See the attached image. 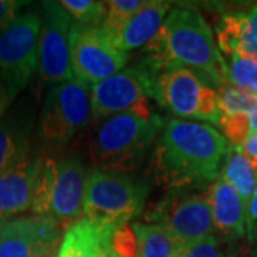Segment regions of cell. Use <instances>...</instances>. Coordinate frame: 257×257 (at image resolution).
<instances>
[{
  "mask_svg": "<svg viewBox=\"0 0 257 257\" xmlns=\"http://www.w3.org/2000/svg\"><path fill=\"white\" fill-rule=\"evenodd\" d=\"M60 230L53 217L26 216L0 226V257H35L40 243Z\"/></svg>",
  "mask_w": 257,
  "mask_h": 257,
  "instance_id": "5bb4252c",
  "label": "cell"
},
{
  "mask_svg": "<svg viewBox=\"0 0 257 257\" xmlns=\"http://www.w3.org/2000/svg\"><path fill=\"white\" fill-rule=\"evenodd\" d=\"M149 70L156 73L170 64L190 69L207 86L227 83V64L216 45L209 23L193 8H175L145 47Z\"/></svg>",
  "mask_w": 257,
  "mask_h": 257,
  "instance_id": "6da1fadb",
  "label": "cell"
},
{
  "mask_svg": "<svg viewBox=\"0 0 257 257\" xmlns=\"http://www.w3.org/2000/svg\"><path fill=\"white\" fill-rule=\"evenodd\" d=\"M40 160L42 157H35L26 150L0 173V226L30 209Z\"/></svg>",
  "mask_w": 257,
  "mask_h": 257,
  "instance_id": "8fae6325",
  "label": "cell"
},
{
  "mask_svg": "<svg viewBox=\"0 0 257 257\" xmlns=\"http://www.w3.org/2000/svg\"><path fill=\"white\" fill-rule=\"evenodd\" d=\"M152 97L182 117L220 123L217 92L183 66L170 64L156 72Z\"/></svg>",
  "mask_w": 257,
  "mask_h": 257,
  "instance_id": "5b68a950",
  "label": "cell"
},
{
  "mask_svg": "<svg viewBox=\"0 0 257 257\" xmlns=\"http://www.w3.org/2000/svg\"><path fill=\"white\" fill-rule=\"evenodd\" d=\"M221 177L237 192L247 211L248 203L257 180L256 169L241 147H231L226 155Z\"/></svg>",
  "mask_w": 257,
  "mask_h": 257,
  "instance_id": "d6986e66",
  "label": "cell"
},
{
  "mask_svg": "<svg viewBox=\"0 0 257 257\" xmlns=\"http://www.w3.org/2000/svg\"><path fill=\"white\" fill-rule=\"evenodd\" d=\"M60 243H62V234L60 230H57L40 243L35 257H59Z\"/></svg>",
  "mask_w": 257,
  "mask_h": 257,
  "instance_id": "4dcf8cb0",
  "label": "cell"
},
{
  "mask_svg": "<svg viewBox=\"0 0 257 257\" xmlns=\"http://www.w3.org/2000/svg\"><path fill=\"white\" fill-rule=\"evenodd\" d=\"M243 152H244V155L250 159V162L253 163L254 166V169H256L257 166V133H253V135H250L248 139L246 140V143L243 145Z\"/></svg>",
  "mask_w": 257,
  "mask_h": 257,
  "instance_id": "d6a6232c",
  "label": "cell"
},
{
  "mask_svg": "<svg viewBox=\"0 0 257 257\" xmlns=\"http://www.w3.org/2000/svg\"><path fill=\"white\" fill-rule=\"evenodd\" d=\"M217 94L221 114L248 113L257 97L256 94H251L236 86H224Z\"/></svg>",
  "mask_w": 257,
  "mask_h": 257,
  "instance_id": "484cf974",
  "label": "cell"
},
{
  "mask_svg": "<svg viewBox=\"0 0 257 257\" xmlns=\"http://www.w3.org/2000/svg\"><path fill=\"white\" fill-rule=\"evenodd\" d=\"M177 257H224V254L219 237L210 234L187 247L182 248Z\"/></svg>",
  "mask_w": 257,
  "mask_h": 257,
  "instance_id": "f1b7e54d",
  "label": "cell"
},
{
  "mask_svg": "<svg viewBox=\"0 0 257 257\" xmlns=\"http://www.w3.org/2000/svg\"><path fill=\"white\" fill-rule=\"evenodd\" d=\"M114 230L82 217L64 230L59 257H109Z\"/></svg>",
  "mask_w": 257,
  "mask_h": 257,
  "instance_id": "e0dca14e",
  "label": "cell"
},
{
  "mask_svg": "<svg viewBox=\"0 0 257 257\" xmlns=\"http://www.w3.org/2000/svg\"><path fill=\"white\" fill-rule=\"evenodd\" d=\"M210 206L214 229L224 237L240 239L246 231V207L237 192L221 176L213 182L206 193Z\"/></svg>",
  "mask_w": 257,
  "mask_h": 257,
  "instance_id": "2e32d148",
  "label": "cell"
},
{
  "mask_svg": "<svg viewBox=\"0 0 257 257\" xmlns=\"http://www.w3.org/2000/svg\"><path fill=\"white\" fill-rule=\"evenodd\" d=\"M226 257H246V254H243L241 251H233V253H230L229 256Z\"/></svg>",
  "mask_w": 257,
  "mask_h": 257,
  "instance_id": "e575fe53",
  "label": "cell"
},
{
  "mask_svg": "<svg viewBox=\"0 0 257 257\" xmlns=\"http://www.w3.org/2000/svg\"><path fill=\"white\" fill-rule=\"evenodd\" d=\"M216 36L224 59L231 56L257 59V5L224 15Z\"/></svg>",
  "mask_w": 257,
  "mask_h": 257,
  "instance_id": "9a60e30c",
  "label": "cell"
},
{
  "mask_svg": "<svg viewBox=\"0 0 257 257\" xmlns=\"http://www.w3.org/2000/svg\"><path fill=\"white\" fill-rule=\"evenodd\" d=\"M246 257H257V250H251L250 253L246 254Z\"/></svg>",
  "mask_w": 257,
  "mask_h": 257,
  "instance_id": "d590c367",
  "label": "cell"
},
{
  "mask_svg": "<svg viewBox=\"0 0 257 257\" xmlns=\"http://www.w3.org/2000/svg\"><path fill=\"white\" fill-rule=\"evenodd\" d=\"M160 226L182 248L213 234L214 223L206 196H193L176 203Z\"/></svg>",
  "mask_w": 257,
  "mask_h": 257,
  "instance_id": "4fadbf2b",
  "label": "cell"
},
{
  "mask_svg": "<svg viewBox=\"0 0 257 257\" xmlns=\"http://www.w3.org/2000/svg\"><path fill=\"white\" fill-rule=\"evenodd\" d=\"M86 180V169L80 160L72 157L57 162L50 216L66 229L83 217Z\"/></svg>",
  "mask_w": 257,
  "mask_h": 257,
  "instance_id": "7c38bea8",
  "label": "cell"
},
{
  "mask_svg": "<svg viewBox=\"0 0 257 257\" xmlns=\"http://www.w3.org/2000/svg\"><path fill=\"white\" fill-rule=\"evenodd\" d=\"M28 150L25 132L12 121H0V173Z\"/></svg>",
  "mask_w": 257,
  "mask_h": 257,
  "instance_id": "7402d4cb",
  "label": "cell"
},
{
  "mask_svg": "<svg viewBox=\"0 0 257 257\" xmlns=\"http://www.w3.org/2000/svg\"><path fill=\"white\" fill-rule=\"evenodd\" d=\"M227 82L257 96V59L231 56L226 57Z\"/></svg>",
  "mask_w": 257,
  "mask_h": 257,
  "instance_id": "d4e9b609",
  "label": "cell"
},
{
  "mask_svg": "<svg viewBox=\"0 0 257 257\" xmlns=\"http://www.w3.org/2000/svg\"><path fill=\"white\" fill-rule=\"evenodd\" d=\"M72 19L59 2H45L39 37V74L45 84L72 80L69 35Z\"/></svg>",
  "mask_w": 257,
  "mask_h": 257,
  "instance_id": "30bf717a",
  "label": "cell"
},
{
  "mask_svg": "<svg viewBox=\"0 0 257 257\" xmlns=\"http://www.w3.org/2000/svg\"><path fill=\"white\" fill-rule=\"evenodd\" d=\"M146 190L123 173L93 169L87 175L83 217L119 229L143 209Z\"/></svg>",
  "mask_w": 257,
  "mask_h": 257,
  "instance_id": "277c9868",
  "label": "cell"
},
{
  "mask_svg": "<svg viewBox=\"0 0 257 257\" xmlns=\"http://www.w3.org/2000/svg\"><path fill=\"white\" fill-rule=\"evenodd\" d=\"M170 9V2L150 0L126 23L120 33L113 39V45L127 53L136 47L147 45L162 26L166 15Z\"/></svg>",
  "mask_w": 257,
  "mask_h": 257,
  "instance_id": "ac0fdd59",
  "label": "cell"
},
{
  "mask_svg": "<svg viewBox=\"0 0 257 257\" xmlns=\"http://www.w3.org/2000/svg\"><path fill=\"white\" fill-rule=\"evenodd\" d=\"M229 152L224 136L197 120H170L155 153L157 177L170 187L210 183Z\"/></svg>",
  "mask_w": 257,
  "mask_h": 257,
  "instance_id": "7a4b0ae2",
  "label": "cell"
},
{
  "mask_svg": "<svg viewBox=\"0 0 257 257\" xmlns=\"http://www.w3.org/2000/svg\"><path fill=\"white\" fill-rule=\"evenodd\" d=\"M111 253L117 257H138L139 243L132 226H121L114 230L111 237Z\"/></svg>",
  "mask_w": 257,
  "mask_h": 257,
  "instance_id": "83f0119b",
  "label": "cell"
},
{
  "mask_svg": "<svg viewBox=\"0 0 257 257\" xmlns=\"http://www.w3.org/2000/svg\"><path fill=\"white\" fill-rule=\"evenodd\" d=\"M139 243L138 257H177L182 247L160 224L132 223Z\"/></svg>",
  "mask_w": 257,
  "mask_h": 257,
  "instance_id": "ffe728a7",
  "label": "cell"
},
{
  "mask_svg": "<svg viewBox=\"0 0 257 257\" xmlns=\"http://www.w3.org/2000/svg\"><path fill=\"white\" fill-rule=\"evenodd\" d=\"M246 230L250 240L257 236V180L246 211Z\"/></svg>",
  "mask_w": 257,
  "mask_h": 257,
  "instance_id": "1f68e13d",
  "label": "cell"
},
{
  "mask_svg": "<svg viewBox=\"0 0 257 257\" xmlns=\"http://www.w3.org/2000/svg\"><path fill=\"white\" fill-rule=\"evenodd\" d=\"M219 126L224 132V139L231 147H243L250 132L247 113H236V114H221Z\"/></svg>",
  "mask_w": 257,
  "mask_h": 257,
  "instance_id": "4316f807",
  "label": "cell"
},
{
  "mask_svg": "<svg viewBox=\"0 0 257 257\" xmlns=\"http://www.w3.org/2000/svg\"><path fill=\"white\" fill-rule=\"evenodd\" d=\"M12 94L8 90V87H6V84L2 82V79H0V119H2V116L5 114V111L6 109L9 107L10 101H12Z\"/></svg>",
  "mask_w": 257,
  "mask_h": 257,
  "instance_id": "836d02e7",
  "label": "cell"
},
{
  "mask_svg": "<svg viewBox=\"0 0 257 257\" xmlns=\"http://www.w3.org/2000/svg\"><path fill=\"white\" fill-rule=\"evenodd\" d=\"M163 120L157 114L145 116L135 110L106 119L93 142V156L101 170L123 173L133 170L155 140Z\"/></svg>",
  "mask_w": 257,
  "mask_h": 257,
  "instance_id": "3957f363",
  "label": "cell"
},
{
  "mask_svg": "<svg viewBox=\"0 0 257 257\" xmlns=\"http://www.w3.org/2000/svg\"><path fill=\"white\" fill-rule=\"evenodd\" d=\"M146 2L143 0H111L107 2V15L103 22L100 29L103 33L110 39H113L120 33V30L126 26L130 19L133 18L135 13L143 8Z\"/></svg>",
  "mask_w": 257,
  "mask_h": 257,
  "instance_id": "603a6c76",
  "label": "cell"
},
{
  "mask_svg": "<svg viewBox=\"0 0 257 257\" xmlns=\"http://www.w3.org/2000/svg\"><path fill=\"white\" fill-rule=\"evenodd\" d=\"M109 257H117V256H114V254H113V253H110V256Z\"/></svg>",
  "mask_w": 257,
  "mask_h": 257,
  "instance_id": "8d00e7d4",
  "label": "cell"
},
{
  "mask_svg": "<svg viewBox=\"0 0 257 257\" xmlns=\"http://www.w3.org/2000/svg\"><path fill=\"white\" fill-rule=\"evenodd\" d=\"M56 167L57 162L53 159H42L39 172H37L33 199L30 210L33 216L39 217H52V196L56 180Z\"/></svg>",
  "mask_w": 257,
  "mask_h": 257,
  "instance_id": "44dd1931",
  "label": "cell"
},
{
  "mask_svg": "<svg viewBox=\"0 0 257 257\" xmlns=\"http://www.w3.org/2000/svg\"><path fill=\"white\" fill-rule=\"evenodd\" d=\"M73 23L82 26L100 28L107 15V6L103 2L93 0H63L59 2Z\"/></svg>",
  "mask_w": 257,
  "mask_h": 257,
  "instance_id": "cb8c5ba5",
  "label": "cell"
},
{
  "mask_svg": "<svg viewBox=\"0 0 257 257\" xmlns=\"http://www.w3.org/2000/svg\"><path fill=\"white\" fill-rule=\"evenodd\" d=\"M42 16L20 13L0 32V79L15 97L28 86L39 66V37Z\"/></svg>",
  "mask_w": 257,
  "mask_h": 257,
  "instance_id": "8992f818",
  "label": "cell"
},
{
  "mask_svg": "<svg viewBox=\"0 0 257 257\" xmlns=\"http://www.w3.org/2000/svg\"><path fill=\"white\" fill-rule=\"evenodd\" d=\"M155 73L145 64L124 69L90 87L92 114L94 119H109L114 114L135 110L150 116Z\"/></svg>",
  "mask_w": 257,
  "mask_h": 257,
  "instance_id": "9c48e42d",
  "label": "cell"
},
{
  "mask_svg": "<svg viewBox=\"0 0 257 257\" xmlns=\"http://www.w3.org/2000/svg\"><path fill=\"white\" fill-rule=\"evenodd\" d=\"M25 3L16 0H0V32L19 16V10Z\"/></svg>",
  "mask_w": 257,
  "mask_h": 257,
  "instance_id": "f546056e",
  "label": "cell"
},
{
  "mask_svg": "<svg viewBox=\"0 0 257 257\" xmlns=\"http://www.w3.org/2000/svg\"><path fill=\"white\" fill-rule=\"evenodd\" d=\"M256 173H257V166H256Z\"/></svg>",
  "mask_w": 257,
  "mask_h": 257,
  "instance_id": "74e56055",
  "label": "cell"
},
{
  "mask_svg": "<svg viewBox=\"0 0 257 257\" xmlns=\"http://www.w3.org/2000/svg\"><path fill=\"white\" fill-rule=\"evenodd\" d=\"M90 89L72 79L59 83L47 94L40 116V138L47 143L63 145L90 120Z\"/></svg>",
  "mask_w": 257,
  "mask_h": 257,
  "instance_id": "52a82bcc",
  "label": "cell"
},
{
  "mask_svg": "<svg viewBox=\"0 0 257 257\" xmlns=\"http://www.w3.org/2000/svg\"><path fill=\"white\" fill-rule=\"evenodd\" d=\"M69 43L73 77L89 89L121 72L128 62L127 53L114 46L100 28L72 23Z\"/></svg>",
  "mask_w": 257,
  "mask_h": 257,
  "instance_id": "ba28073f",
  "label": "cell"
}]
</instances>
